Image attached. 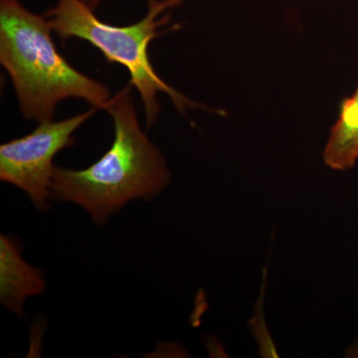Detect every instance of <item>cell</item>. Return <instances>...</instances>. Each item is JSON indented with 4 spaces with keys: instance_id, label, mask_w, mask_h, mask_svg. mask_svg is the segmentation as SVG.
Listing matches in <instances>:
<instances>
[{
    "instance_id": "cell-1",
    "label": "cell",
    "mask_w": 358,
    "mask_h": 358,
    "mask_svg": "<svg viewBox=\"0 0 358 358\" xmlns=\"http://www.w3.org/2000/svg\"><path fill=\"white\" fill-rule=\"evenodd\" d=\"M114 122V141L100 159L84 169L55 166L52 199L79 205L105 224L131 200L154 199L171 182L166 159L141 129L131 85L105 108Z\"/></svg>"
},
{
    "instance_id": "cell-2",
    "label": "cell",
    "mask_w": 358,
    "mask_h": 358,
    "mask_svg": "<svg viewBox=\"0 0 358 358\" xmlns=\"http://www.w3.org/2000/svg\"><path fill=\"white\" fill-rule=\"evenodd\" d=\"M45 16L18 0L0 2V63L8 73L21 114L27 120L53 121L59 103L79 99L105 110L110 89L75 69L57 50Z\"/></svg>"
},
{
    "instance_id": "cell-3",
    "label": "cell",
    "mask_w": 358,
    "mask_h": 358,
    "mask_svg": "<svg viewBox=\"0 0 358 358\" xmlns=\"http://www.w3.org/2000/svg\"><path fill=\"white\" fill-rule=\"evenodd\" d=\"M180 3L181 0H148V11L143 20L127 26L103 22L84 0H56L55 6L44 16L50 23L52 31L62 42L70 38L83 39L102 52L108 62L128 70L129 84L141 95L148 129L154 126L159 115V93L166 94L180 112L199 107L159 76L148 55L152 40L178 29L164 28L171 21L169 11Z\"/></svg>"
},
{
    "instance_id": "cell-4",
    "label": "cell",
    "mask_w": 358,
    "mask_h": 358,
    "mask_svg": "<svg viewBox=\"0 0 358 358\" xmlns=\"http://www.w3.org/2000/svg\"><path fill=\"white\" fill-rule=\"evenodd\" d=\"M96 108L59 122H39L31 133L0 145V179L29 196L35 208L45 211L52 199L54 157L72 147L74 134L95 114Z\"/></svg>"
},
{
    "instance_id": "cell-5",
    "label": "cell",
    "mask_w": 358,
    "mask_h": 358,
    "mask_svg": "<svg viewBox=\"0 0 358 358\" xmlns=\"http://www.w3.org/2000/svg\"><path fill=\"white\" fill-rule=\"evenodd\" d=\"M45 281L38 268L21 256L11 238L0 237V300L15 315H23V303L28 296L43 293Z\"/></svg>"
},
{
    "instance_id": "cell-6",
    "label": "cell",
    "mask_w": 358,
    "mask_h": 358,
    "mask_svg": "<svg viewBox=\"0 0 358 358\" xmlns=\"http://www.w3.org/2000/svg\"><path fill=\"white\" fill-rule=\"evenodd\" d=\"M358 159V85L355 94L343 101L338 121L324 150V164L336 171H348Z\"/></svg>"
},
{
    "instance_id": "cell-7",
    "label": "cell",
    "mask_w": 358,
    "mask_h": 358,
    "mask_svg": "<svg viewBox=\"0 0 358 358\" xmlns=\"http://www.w3.org/2000/svg\"><path fill=\"white\" fill-rule=\"evenodd\" d=\"M84 2L90 7V8L96 11V9L98 8L99 6H100L102 0H84Z\"/></svg>"
}]
</instances>
